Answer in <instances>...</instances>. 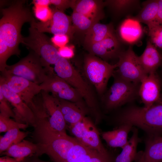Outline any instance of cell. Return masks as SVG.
<instances>
[{"label":"cell","mask_w":162,"mask_h":162,"mask_svg":"<svg viewBox=\"0 0 162 162\" xmlns=\"http://www.w3.org/2000/svg\"><path fill=\"white\" fill-rule=\"evenodd\" d=\"M156 72L150 73L142 80L139 90L144 107L148 108L160 100V83Z\"/></svg>","instance_id":"9a60e30c"},{"label":"cell","mask_w":162,"mask_h":162,"mask_svg":"<svg viewBox=\"0 0 162 162\" xmlns=\"http://www.w3.org/2000/svg\"><path fill=\"white\" fill-rule=\"evenodd\" d=\"M142 7L138 14L134 18L140 23L149 25L155 20L158 8V0L146 1L142 4Z\"/></svg>","instance_id":"484cf974"},{"label":"cell","mask_w":162,"mask_h":162,"mask_svg":"<svg viewBox=\"0 0 162 162\" xmlns=\"http://www.w3.org/2000/svg\"><path fill=\"white\" fill-rule=\"evenodd\" d=\"M142 29L140 23L134 18L125 19L120 24L118 34L120 39L124 43L132 45L141 38Z\"/></svg>","instance_id":"e0dca14e"},{"label":"cell","mask_w":162,"mask_h":162,"mask_svg":"<svg viewBox=\"0 0 162 162\" xmlns=\"http://www.w3.org/2000/svg\"><path fill=\"white\" fill-rule=\"evenodd\" d=\"M25 2L16 1L8 7L1 9L2 16L0 20V46L8 48L11 56L20 55L19 46L23 37L21 34L22 26L34 20Z\"/></svg>","instance_id":"6da1fadb"},{"label":"cell","mask_w":162,"mask_h":162,"mask_svg":"<svg viewBox=\"0 0 162 162\" xmlns=\"http://www.w3.org/2000/svg\"><path fill=\"white\" fill-rule=\"evenodd\" d=\"M38 151L37 144L24 139L12 145L0 155L9 156L21 161L28 157L38 156Z\"/></svg>","instance_id":"ffe728a7"},{"label":"cell","mask_w":162,"mask_h":162,"mask_svg":"<svg viewBox=\"0 0 162 162\" xmlns=\"http://www.w3.org/2000/svg\"><path fill=\"white\" fill-rule=\"evenodd\" d=\"M29 31V35L23 37L21 43L38 55L47 65H54L61 57L51 39L31 25Z\"/></svg>","instance_id":"8992f818"},{"label":"cell","mask_w":162,"mask_h":162,"mask_svg":"<svg viewBox=\"0 0 162 162\" xmlns=\"http://www.w3.org/2000/svg\"><path fill=\"white\" fill-rule=\"evenodd\" d=\"M27 124L18 122L11 119L10 117L0 114V132H6L15 128L25 129L28 127Z\"/></svg>","instance_id":"1f68e13d"},{"label":"cell","mask_w":162,"mask_h":162,"mask_svg":"<svg viewBox=\"0 0 162 162\" xmlns=\"http://www.w3.org/2000/svg\"><path fill=\"white\" fill-rule=\"evenodd\" d=\"M88 48L90 54L99 57L106 61L114 58H118L123 51L121 49L119 40L114 32Z\"/></svg>","instance_id":"5bb4252c"},{"label":"cell","mask_w":162,"mask_h":162,"mask_svg":"<svg viewBox=\"0 0 162 162\" xmlns=\"http://www.w3.org/2000/svg\"><path fill=\"white\" fill-rule=\"evenodd\" d=\"M160 100L161 102L162 103V100H161L160 99Z\"/></svg>","instance_id":"7bdbcfd3"},{"label":"cell","mask_w":162,"mask_h":162,"mask_svg":"<svg viewBox=\"0 0 162 162\" xmlns=\"http://www.w3.org/2000/svg\"><path fill=\"white\" fill-rule=\"evenodd\" d=\"M49 6L34 4L33 9L35 16L40 22H46L51 18L52 11Z\"/></svg>","instance_id":"d6a6232c"},{"label":"cell","mask_w":162,"mask_h":162,"mask_svg":"<svg viewBox=\"0 0 162 162\" xmlns=\"http://www.w3.org/2000/svg\"><path fill=\"white\" fill-rule=\"evenodd\" d=\"M33 4L39 5L49 6L50 4V0H34Z\"/></svg>","instance_id":"ab89813d"},{"label":"cell","mask_w":162,"mask_h":162,"mask_svg":"<svg viewBox=\"0 0 162 162\" xmlns=\"http://www.w3.org/2000/svg\"><path fill=\"white\" fill-rule=\"evenodd\" d=\"M27 158V157L25 158L24 159L20 161L19 162H26Z\"/></svg>","instance_id":"b9f144b4"},{"label":"cell","mask_w":162,"mask_h":162,"mask_svg":"<svg viewBox=\"0 0 162 162\" xmlns=\"http://www.w3.org/2000/svg\"><path fill=\"white\" fill-rule=\"evenodd\" d=\"M59 53L62 58L68 59L72 58L74 55L73 48L71 46H64L58 49Z\"/></svg>","instance_id":"8d00e7d4"},{"label":"cell","mask_w":162,"mask_h":162,"mask_svg":"<svg viewBox=\"0 0 162 162\" xmlns=\"http://www.w3.org/2000/svg\"><path fill=\"white\" fill-rule=\"evenodd\" d=\"M113 32V27L111 24L95 23L86 34L85 44L88 48L101 41Z\"/></svg>","instance_id":"d4e9b609"},{"label":"cell","mask_w":162,"mask_h":162,"mask_svg":"<svg viewBox=\"0 0 162 162\" xmlns=\"http://www.w3.org/2000/svg\"><path fill=\"white\" fill-rule=\"evenodd\" d=\"M158 3L159 8L157 16L151 24L162 26V0H158Z\"/></svg>","instance_id":"74e56055"},{"label":"cell","mask_w":162,"mask_h":162,"mask_svg":"<svg viewBox=\"0 0 162 162\" xmlns=\"http://www.w3.org/2000/svg\"><path fill=\"white\" fill-rule=\"evenodd\" d=\"M41 96L51 128L58 132L66 133V123L63 117L57 98L42 90Z\"/></svg>","instance_id":"4fadbf2b"},{"label":"cell","mask_w":162,"mask_h":162,"mask_svg":"<svg viewBox=\"0 0 162 162\" xmlns=\"http://www.w3.org/2000/svg\"><path fill=\"white\" fill-rule=\"evenodd\" d=\"M52 10V16L50 20L43 22H36L34 19L30 23V25L43 33L48 32L54 35L65 34L71 37L74 31L71 25V17L55 8Z\"/></svg>","instance_id":"30bf717a"},{"label":"cell","mask_w":162,"mask_h":162,"mask_svg":"<svg viewBox=\"0 0 162 162\" xmlns=\"http://www.w3.org/2000/svg\"><path fill=\"white\" fill-rule=\"evenodd\" d=\"M112 85L104 99L106 108L115 109L135 100L139 95L140 84L129 82L114 76Z\"/></svg>","instance_id":"52a82bcc"},{"label":"cell","mask_w":162,"mask_h":162,"mask_svg":"<svg viewBox=\"0 0 162 162\" xmlns=\"http://www.w3.org/2000/svg\"><path fill=\"white\" fill-rule=\"evenodd\" d=\"M79 141L84 145L101 154L106 155L110 154L103 145L99 132L91 121L86 133Z\"/></svg>","instance_id":"cb8c5ba5"},{"label":"cell","mask_w":162,"mask_h":162,"mask_svg":"<svg viewBox=\"0 0 162 162\" xmlns=\"http://www.w3.org/2000/svg\"><path fill=\"white\" fill-rule=\"evenodd\" d=\"M117 68L113 75L126 81L140 84L148 74L143 69L137 56L131 46L123 51L118 58Z\"/></svg>","instance_id":"ba28073f"},{"label":"cell","mask_w":162,"mask_h":162,"mask_svg":"<svg viewBox=\"0 0 162 162\" xmlns=\"http://www.w3.org/2000/svg\"><path fill=\"white\" fill-rule=\"evenodd\" d=\"M105 3L102 1L81 0L76 1L73 11L84 15L98 22L104 16L103 9Z\"/></svg>","instance_id":"ac0fdd59"},{"label":"cell","mask_w":162,"mask_h":162,"mask_svg":"<svg viewBox=\"0 0 162 162\" xmlns=\"http://www.w3.org/2000/svg\"><path fill=\"white\" fill-rule=\"evenodd\" d=\"M91 121L89 118L85 116L81 121L70 125L69 128L71 132L78 141L83 137L86 133Z\"/></svg>","instance_id":"f546056e"},{"label":"cell","mask_w":162,"mask_h":162,"mask_svg":"<svg viewBox=\"0 0 162 162\" xmlns=\"http://www.w3.org/2000/svg\"><path fill=\"white\" fill-rule=\"evenodd\" d=\"M37 156H33L27 158L26 162H48L39 159Z\"/></svg>","instance_id":"60d3db41"},{"label":"cell","mask_w":162,"mask_h":162,"mask_svg":"<svg viewBox=\"0 0 162 162\" xmlns=\"http://www.w3.org/2000/svg\"><path fill=\"white\" fill-rule=\"evenodd\" d=\"M54 72L75 88L84 100L88 108L99 123L101 115L96 98L92 90L68 59L61 57L54 64Z\"/></svg>","instance_id":"3957f363"},{"label":"cell","mask_w":162,"mask_h":162,"mask_svg":"<svg viewBox=\"0 0 162 162\" xmlns=\"http://www.w3.org/2000/svg\"><path fill=\"white\" fill-rule=\"evenodd\" d=\"M118 127L114 130L103 132L102 136L109 146L122 148L127 143L128 134L133 127L124 124Z\"/></svg>","instance_id":"44dd1931"},{"label":"cell","mask_w":162,"mask_h":162,"mask_svg":"<svg viewBox=\"0 0 162 162\" xmlns=\"http://www.w3.org/2000/svg\"><path fill=\"white\" fill-rule=\"evenodd\" d=\"M76 1V0H50V4L53 5L56 8L63 12L69 7L73 9Z\"/></svg>","instance_id":"e575fe53"},{"label":"cell","mask_w":162,"mask_h":162,"mask_svg":"<svg viewBox=\"0 0 162 162\" xmlns=\"http://www.w3.org/2000/svg\"><path fill=\"white\" fill-rule=\"evenodd\" d=\"M0 90L14 107L15 121L34 127L35 124L34 114L30 107L15 93L11 90L3 77H0Z\"/></svg>","instance_id":"7c38bea8"},{"label":"cell","mask_w":162,"mask_h":162,"mask_svg":"<svg viewBox=\"0 0 162 162\" xmlns=\"http://www.w3.org/2000/svg\"><path fill=\"white\" fill-rule=\"evenodd\" d=\"M19 160L7 156L0 158V162H19Z\"/></svg>","instance_id":"f35d334b"},{"label":"cell","mask_w":162,"mask_h":162,"mask_svg":"<svg viewBox=\"0 0 162 162\" xmlns=\"http://www.w3.org/2000/svg\"><path fill=\"white\" fill-rule=\"evenodd\" d=\"M147 26L150 42L156 47L162 48V26L153 24Z\"/></svg>","instance_id":"4dcf8cb0"},{"label":"cell","mask_w":162,"mask_h":162,"mask_svg":"<svg viewBox=\"0 0 162 162\" xmlns=\"http://www.w3.org/2000/svg\"><path fill=\"white\" fill-rule=\"evenodd\" d=\"M8 101L0 90V114L7 117H11L15 119V114L8 105Z\"/></svg>","instance_id":"836d02e7"},{"label":"cell","mask_w":162,"mask_h":162,"mask_svg":"<svg viewBox=\"0 0 162 162\" xmlns=\"http://www.w3.org/2000/svg\"><path fill=\"white\" fill-rule=\"evenodd\" d=\"M1 73V76L4 79L9 88L16 94L28 106L33 102L35 96L42 90L40 85L23 77L10 74L5 70Z\"/></svg>","instance_id":"8fae6325"},{"label":"cell","mask_w":162,"mask_h":162,"mask_svg":"<svg viewBox=\"0 0 162 162\" xmlns=\"http://www.w3.org/2000/svg\"><path fill=\"white\" fill-rule=\"evenodd\" d=\"M71 17L74 30L77 29L85 34L95 23H97L84 15L74 11Z\"/></svg>","instance_id":"f1b7e54d"},{"label":"cell","mask_w":162,"mask_h":162,"mask_svg":"<svg viewBox=\"0 0 162 162\" xmlns=\"http://www.w3.org/2000/svg\"><path fill=\"white\" fill-rule=\"evenodd\" d=\"M132 131V136L122 148L121 152L114 157L113 162H133L136 160L138 154L137 146L141 142V139L139 136L138 130L136 128L133 127Z\"/></svg>","instance_id":"7402d4cb"},{"label":"cell","mask_w":162,"mask_h":162,"mask_svg":"<svg viewBox=\"0 0 162 162\" xmlns=\"http://www.w3.org/2000/svg\"><path fill=\"white\" fill-rule=\"evenodd\" d=\"M114 122L118 126L124 124L136 126L146 134L160 135L162 133V103L159 100L148 108L128 106L116 115Z\"/></svg>","instance_id":"7a4b0ae2"},{"label":"cell","mask_w":162,"mask_h":162,"mask_svg":"<svg viewBox=\"0 0 162 162\" xmlns=\"http://www.w3.org/2000/svg\"><path fill=\"white\" fill-rule=\"evenodd\" d=\"M140 1L137 0H110L106 1L107 5L117 15L124 14L139 6Z\"/></svg>","instance_id":"83f0119b"},{"label":"cell","mask_w":162,"mask_h":162,"mask_svg":"<svg viewBox=\"0 0 162 162\" xmlns=\"http://www.w3.org/2000/svg\"><path fill=\"white\" fill-rule=\"evenodd\" d=\"M57 98L66 123H69L70 125L73 124L81 121L85 117L86 112L76 104L67 100Z\"/></svg>","instance_id":"603a6c76"},{"label":"cell","mask_w":162,"mask_h":162,"mask_svg":"<svg viewBox=\"0 0 162 162\" xmlns=\"http://www.w3.org/2000/svg\"><path fill=\"white\" fill-rule=\"evenodd\" d=\"M12 74L40 85L52 74L54 68L44 62L40 57L30 50L29 53L16 63L8 65L5 69Z\"/></svg>","instance_id":"277c9868"},{"label":"cell","mask_w":162,"mask_h":162,"mask_svg":"<svg viewBox=\"0 0 162 162\" xmlns=\"http://www.w3.org/2000/svg\"><path fill=\"white\" fill-rule=\"evenodd\" d=\"M144 151L138 154L135 162H162V136L146 134Z\"/></svg>","instance_id":"2e32d148"},{"label":"cell","mask_w":162,"mask_h":162,"mask_svg":"<svg viewBox=\"0 0 162 162\" xmlns=\"http://www.w3.org/2000/svg\"><path fill=\"white\" fill-rule=\"evenodd\" d=\"M138 58L143 69L148 75L156 72L162 60L160 54L149 39L144 51Z\"/></svg>","instance_id":"d6986e66"},{"label":"cell","mask_w":162,"mask_h":162,"mask_svg":"<svg viewBox=\"0 0 162 162\" xmlns=\"http://www.w3.org/2000/svg\"><path fill=\"white\" fill-rule=\"evenodd\" d=\"M42 90L51 92L52 96L58 98L69 101L77 104L86 112L87 110L84 100L76 90L56 74L49 76L40 85Z\"/></svg>","instance_id":"9c48e42d"},{"label":"cell","mask_w":162,"mask_h":162,"mask_svg":"<svg viewBox=\"0 0 162 162\" xmlns=\"http://www.w3.org/2000/svg\"><path fill=\"white\" fill-rule=\"evenodd\" d=\"M117 63L111 64L95 56L89 54L85 57L84 70L89 81L99 94L106 89L108 81L113 76Z\"/></svg>","instance_id":"5b68a950"},{"label":"cell","mask_w":162,"mask_h":162,"mask_svg":"<svg viewBox=\"0 0 162 162\" xmlns=\"http://www.w3.org/2000/svg\"><path fill=\"white\" fill-rule=\"evenodd\" d=\"M20 129L15 128L10 129L6 132L3 136H0V154L12 145L21 142L26 137L28 133L21 131Z\"/></svg>","instance_id":"4316f807"},{"label":"cell","mask_w":162,"mask_h":162,"mask_svg":"<svg viewBox=\"0 0 162 162\" xmlns=\"http://www.w3.org/2000/svg\"><path fill=\"white\" fill-rule=\"evenodd\" d=\"M69 37L65 34H57L54 35L51 39L53 44L58 48L64 46L68 43Z\"/></svg>","instance_id":"d590c367"}]
</instances>
